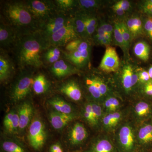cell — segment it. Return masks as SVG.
Returning <instances> with one entry per match:
<instances>
[{"label":"cell","mask_w":152,"mask_h":152,"mask_svg":"<svg viewBox=\"0 0 152 152\" xmlns=\"http://www.w3.org/2000/svg\"><path fill=\"white\" fill-rule=\"evenodd\" d=\"M134 69L131 65H126L123 67L121 74V84L125 94H129L133 90L132 77Z\"/></svg>","instance_id":"27"},{"label":"cell","mask_w":152,"mask_h":152,"mask_svg":"<svg viewBox=\"0 0 152 152\" xmlns=\"http://www.w3.org/2000/svg\"><path fill=\"white\" fill-rule=\"evenodd\" d=\"M62 58V50L59 47L50 46L43 52L42 61L44 66H50Z\"/></svg>","instance_id":"25"},{"label":"cell","mask_w":152,"mask_h":152,"mask_svg":"<svg viewBox=\"0 0 152 152\" xmlns=\"http://www.w3.org/2000/svg\"><path fill=\"white\" fill-rule=\"evenodd\" d=\"M83 81L88 101L102 104L107 97L114 94L107 82L94 72H89L85 75Z\"/></svg>","instance_id":"4"},{"label":"cell","mask_w":152,"mask_h":152,"mask_svg":"<svg viewBox=\"0 0 152 152\" xmlns=\"http://www.w3.org/2000/svg\"><path fill=\"white\" fill-rule=\"evenodd\" d=\"M55 4L58 11L64 13L72 15V11L78 8L77 1L75 0H54Z\"/></svg>","instance_id":"31"},{"label":"cell","mask_w":152,"mask_h":152,"mask_svg":"<svg viewBox=\"0 0 152 152\" xmlns=\"http://www.w3.org/2000/svg\"><path fill=\"white\" fill-rule=\"evenodd\" d=\"M140 152V151H138V152Z\"/></svg>","instance_id":"55"},{"label":"cell","mask_w":152,"mask_h":152,"mask_svg":"<svg viewBox=\"0 0 152 152\" xmlns=\"http://www.w3.org/2000/svg\"><path fill=\"white\" fill-rule=\"evenodd\" d=\"M142 8L144 13L148 15H152V6L143 2Z\"/></svg>","instance_id":"48"},{"label":"cell","mask_w":152,"mask_h":152,"mask_svg":"<svg viewBox=\"0 0 152 152\" xmlns=\"http://www.w3.org/2000/svg\"><path fill=\"white\" fill-rule=\"evenodd\" d=\"M32 68L19 69L16 77L11 85L9 95L11 101L19 102L28 96L32 91L34 71Z\"/></svg>","instance_id":"5"},{"label":"cell","mask_w":152,"mask_h":152,"mask_svg":"<svg viewBox=\"0 0 152 152\" xmlns=\"http://www.w3.org/2000/svg\"><path fill=\"white\" fill-rule=\"evenodd\" d=\"M142 90L145 95L152 97V79L144 84Z\"/></svg>","instance_id":"43"},{"label":"cell","mask_w":152,"mask_h":152,"mask_svg":"<svg viewBox=\"0 0 152 152\" xmlns=\"http://www.w3.org/2000/svg\"><path fill=\"white\" fill-rule=\"evenodd\" d=\"M1 15L7 23L18 32L20 36L40 30V25L33 16L25 1H9L5 2Z\"/></svg>","instance_id":"2"},{"label":"cell","mask_w":152,"mask_h":152,"mask_svg":"<svg viewBox=\"0 0 152 152\" xmlns=\"http://www.w3.org/2000/svg\"><path fill=\"white\" fill-rule=\"evenodd\" d=\"M50 152H64L61 145L59 142H56L52 144L50 148Z\"/></svg>","instance_id":"46"},{"label":"cell","mask_w":152,"mask_h":152,"mask_svg":"<svg viewBox=\"0 0 152 152\" xmlns=\"http://www.w3.org/2000/svg\"><path fill=\"white\" fill-rule=\"evenodd\" d=\"M57 91L74 102H80L83 99L81 87L73 79H66L62 81L57 86Z\"/></svg>","instance_id":"16"},{"label":"cell","mask_w":152,"mask_h":152,"mask_svg":"<svg viewBox=\"0 0 152 152\" xmlns=\"http://www.w3.org/2000/svg\"><path fill=\"white\" fill-rule=\"evenodd\" d=\"M138 78L139 83L143 84L151 80L148 72L145 70L140 71L138 72Z\"/></svg>","instance_id":"41"},{"label":"cell","mask_w":152,"mask_h":152,"mask_svg":"<svg viewBox=\"0 0 152 152\" xmlns=\"http://www.w3.org/2000/svg\"><path fill=\"white\" fill-rule=\"evenodd\" d=\"M102 105L105 114L121 110V102L114 94L107 97L103 101Z\"/></svg>","instance_id":"28"},{"label":"cell","mask_w":152,"mask_h":152,"mask_svg":"<svg viewBox=\"0 0 152 152\" xmlns=\"http://www.w3.org/2000/svg\"><path fill=\"white\" fill-rule=\"evenodd\" d=\"M72 17V15L58 12L41 25L39 31L42 35L48 42L51 36L70 21Z\"/></svg>","instance_id":"9"},{"label":"cell","mask_w":152,"mask_h":152,"mask_svg":"<svg viewBox=\"0 0 152 152\" xmlns=\"http://www.w3.org/2000/svg\"><path fill=\"white\" fill-rule=\"evenodd\" d=\"M112 36L111 35L107 33H106L104 36V37L110 43L112 42Z\"/></svg>","instance_id":"51"},{"label":"cell","mask_w":152,"mask_h":152,"mask_svg":"<svg viewBox=\"0 0 152 152\" xmlns=\"http://www.w3.org/2000/svg\"><path fill=\"white\" fill-rule=\"evenodd\" d=\"M80 152H118L113 138L103 133L92 139L86 148Z\"/></svg>","instance_id":"11"},{"label":"cell","mask_w":152,"mask_h":152,"mask_svg":"<svg viewBox=\"0 0 152 152\" xmlns=\"http://www.w3.org/2000/svg\"><path fill=\"white\" fill-rule=\"evenodd\" d=\"M144 3L152 6V0H146V1H144Z\"/></svg>","instance_id":"54"},{"label":"cell","mask_w":152,"mask_h":152,"mask_svg":"<svg viewBox=\"0 0 152 152\" xmlns=\"http://www.w3.org/2000/svg\"><path fill=\"white\" fill-rule=\"evenodd\" d=\"M110 44V43H109V42H108V41H107L104 38L102 40V42H101L100 45H106L107 46H108Z\"/></svg>","instance_id":"52"},{"label":"cell","mask_w":152,"mask_h":152,"mask_svg":"<svg viewBox=\"0 0 152 152\" xmlns=\"http://www.w3.org/2000/svg\"><path fill=\"white\" fill-rule=\"evenodd\" d=\"M17 111L19 118V131L22 132L31 124L34 108L31 103L26 101L20 105Z\"/></svg>","instance_id":"21"},{"label":"cell","mask_w":152,"mask_h":152,"mask_svg":"<svg viewBox=\"0 0 152 152\" xmlns=\"http://www.w3.org/2000/svg\"><path fill=\"white\" fill-rule=\"evenodd\" d=\"M120 66V59L114 47L107 46L99 68L106 73L116 72Z\"/></svg>","instance_id":"18"},{"label":"cell","mask_w":152,"mask_h":152,"mask_svg":"<svg viewBox=\"0 0 152 152\" xmlns=\"http://www.w3.org/2000/svg\"><path fill=\"white\" fill-rule=\"evenodd\" d=\"M25 3L33 16L41 25L58 12L54 1L28 0Z\"/></svg>","instance_id":"6"},{"label":"cell","mask_w":152,"mask_h":152,"mask_svg":"<svg viewBox=\"0 0 152 152\" xmlns=\"http://www.w3.org/2000/svg\"><path fill=\"white\" fill-rule=\"evenodd\" d=\"M99 26L101 27L106 33H108L111 35L113 34V33L114 31V28L111 25L107 23L102 22L100 25Z\"/></svg>","instance_id":"47"},{"label":"cell","mask_w":152,"mask_h":152,"mask_svg":"<svg viewBox=\"0 0 152 152\" xmlns=\"http://www.w3.org/2000/svg\"><path fill=\"white\" fill-rule=\"evenodd\" d=\"M88 133L84 125L77 122L71 126L68 134L69 143L72 147L80 146L88 139Z\"/></svg>","instance_id":"20"},{"label":"cell","mask_w":152,"mask_h":152,"mask_svg":"<svg viewBox=\"0 0 152 152\" xmlns=\"http://www.w3.org/2000/svg\"><path fill=\"white\" fill-rule=\"evenodd\" d=\"M79 38H80L76 32L72 17L70 21L51 36L48 42L50 46L62 48L69 42Z\"/></svg>","instance_id":"10"},{"label":"cell","mask_w":152,"mask_h":152,"mask_svg":"<svg viewBox=\"0 0 152 152\" xmlns=\"http://www.w3.org/2000/svg\"><path fill=\"white\" fill-rule=\"evenodd\" d=\"M83 39L81 38L76 39L69 42V43L64 47V49H63V50L67 53H71L75 51L78 48L80 45L83 42Z\"/></svg>","instance_id":"40"},{"label":"cell","mask_w":152,"mask_h":152,"mask_svg":"<svg viewBox=\"0 0 152 152\" xmlns=\"http://www.w3.org/2000/svg\"><path fill=\"white\" fill-rule=\"evenodd\" d=\"M81 12L84 19L87 37L88 39L92 37L96 32L99 26V23L96 17L92 13Z\"/></svg>","instance_id":"30"},{"label":"cell","mask_w":152,"mask_h":152,"mask_svg":"<svg viewBox=\"0 0 152 152\" xmlns=\"http://www.w3.org/2000/svg\"><path fill=\"white\" fill-rule=\"evenodd\" d=\"M136 134L139 151H152V123L145 122L136 126Z\"/></svg>","instance_id":"13"},{"label":"cell","mask_w":152,"mask_h":152,"mask_svg":"<svg viewBox=\"0 0 152 152\" xmlns=\"http://www.w3.org/2000/svg\"><path fill=\"white\" fill-rule=\"evenodd\" d=\"M114 5L122 9L125 12L129 10L131 7L130 3L129 1L126 0L119 1Z\"/></svg>","instance_id":"45"},{"label":"cell","mask_w":152,"mask_h":152,"mask_svg":"<svg viewBox=\"0 0 152 152\" xmlns=\"http://www.w3.org/2000/svg\"><path fill=\"white\" fill-rule=\"evenodd\" d=\"M16 64L9 55L8 52L1 49L0 51V81L6 83L14 75L16 70Z\"/></svg>","instance_id":"19"},{"label":"cell","mask_w":152,"mask_h":152,"mask_svg":"<svg viewBox=\"0 0 152 152\" xmlns=\"http://www.w3.org/2000/svg\"><path fill=\"white\" fill-rule=\"evenodd\" d=\"M148 73L149 74V75L151 79H152V66H151L149 69Z\"/></svg>","instance_id":"53"},{"label":"cell","mask_w":152,"mask_h":152,"mask_svg":"<svg viewBox=\"0 0 152 152\" xmlns=\"http://www.w3.org/2000/svg\"><path fill=\"white\" fill-rule=\"evenodd\" d=\"M49 46L48 42L39 31L20 36L11 50L19 69H37L44 66L42 55Z\"/></svg>","instance_id":"1"},{"label":"cell","mask_w":152,"mask_h":152,"mask_svg":"<svg viewBox=\"0 0 152 152\" xmlns=\"http://www.w3.org/2000/svg\"><path fill=\"white\" fill-rule=\"evenodd\" d=\"M81 114L83 119L91 127L96 130L100 129L95 119L90 101H88L84 104L82 109Z\"/></svg>","instance_id":"26"},{"label":"cell","mask_w":152,"mask_h":152,"mask_svg":"<svg viewBox=\"0 0 152 152\" xmlns=\"http://www.w3.org/2000/svg\"><path fill=\"white\" fill-rule=\"evenodd\" d=\"M72 21L76 32L79 37L83 39H88L84 19L81 11L78 10L73 14Z\"/></svg>","instance_id":"29"},{"label":"cell","mask_w":152,"mask_h":152,"mask_svg":"<svg viewBox=\"0 0 152 152\" xmlns=\"http://www.w3.org/2000/svg\"><path fill=\"white\" fill-rule=\"evenodd\" d=\"M48 69L51 75L58 80H62L73 75L81 73V71L63 58L48 67Z\"/></svg>","instance_id":"12"},{"label":"cell","mask_w":152,"mask_h":152,"mask_svg":"<svg viewBox=\"0 0 152 152\" xmlns=\"http://www.w3.org/2000/svg\"><path fill=\"white\" fill-rule=\"evenodd\" d=\"M119 24L121 32L125 42L126 48H127L129 46L133 38L126 23L122 22V23H119Z\"/></svg>","instance_id":"37"},{"label":"cell","mask_w":152,"mask_h":152,"mask_svg":"<svg viewBox=\"0 0 152 152\" xmlns=\"http://www.w3.org/2000/svg\"><path fill=\"white\" fill-rule=\"evenodd\" d=\"M114 37L116 42L118 45L127 49L124 38H123L119 23L115 24L114 27Z\"/></svg>","instance_id":"38"},{"label":"cell","mask_w":152,"mask_h":152,"mask_svg":"<svg viewBox=\"0 0 152 152\" xmlns=\"http://www.w3.org/2000/svg\"><path fill=\"white\" fill-rule=\"evenodd\" d=\"M150 152H152V151H151Z\"/></svg>","instance_id":"56"},{"label":"cell","mask_w":152,"mask_h":152,"mask_svg":"<svg viewBox=\"0 0 152 152\" xmlns=\"http://www.w3.org/2000/svg\"><path fill=\"white\" fill-rule=\"evenodd\" d=\"M91 49V45L89 40L83 39L75 51L67 53L62 48V58L82 71L86 69L89 64Z\"/></svg>","instance_id":"7"},{"label":"cell","mask_w":152,"mask_h":152,"mask_svg":"<svg viewBox=\"0 0 152 152\" xmlns=\"http://www.w3.org/2000/svg\"><path fill=\"white\" fill-rule=\"evenodd\" d=\"M90 102L91 104L93 113L94 115L95 119L101 128V122L104 115H105L102 107L101 104L94 102Z\"/></svg>","instance_id":"36"},{"label":"cell","mask_w":152,"mask_h":152,"mask_svg":"<svg viewBox=\"0 0 152 152\" xmlns=\"http://www.w3.org/2000/svg\"><path fill=\"white\" fill-rule=\"evenodd\" d=\"M28 139L31 147L39 151L45 145L47 133L45 125L40 118H35L31 122L28 133Z\"/></svg>","instance_id":"8"},{"label":"cell","mask_w":152,"mask_h":152,"mask_svg":"<svg viewBox=\"0 0 152 152\" xmlns=\"http://www.w3.org/2000/svg\"><path fill=\"white\" fill-rule=\"evenodd\" d=\"M152 110L151 105L144 101H137L132 103L130 107L129 119L136 126L145 122L151 115Z\"/></svg>","instance_id":"15"},{"label":"cell","mask_w":152,"mask_h":152,"mask_svg":"<svg viewBox=\"0 0 152 152\" xmlns=\"http://www.w3.org/2000/svg\"><path fill=\"white\" fill-rule=\"evenodd\" d=\"M113 134V140L118 152L139 151L136 125L130 120L125 118Z\"/></svg>","instance_id":"3"},{"label":"cell","mask_w":152,"mask_h":152,"mask_svg":"<svg viewBox=\"0 0 152 152\" xmlns=\"http://www.w3.org/2000/svg\"><path fill=\"white\" fill-rule=\"evenodd\" d=\"M51 83L45 74L39 72L35 75L32 86V91L38 95L45 94L51 88Z\"/></svg>","instance_id":"22"},{"label":"cell","mask_w":152,"mask_h":152,"mask_svg":"<svg viewBox=\"0 0 152 152\" xmlns=\"http://www.w3.org/2000/svg\"><path fill=\"white\" fill-rule=\"evenodd\" d=\"M127 115L126 111L122 110L105 114L101 122V129L106 134H113L122 122L126 118Z\"/></svg>","instance_id":"17"},{"label":"cell","mask_w":152,"mask_h":152,"mask_svg":"<svg viewBox=\"0 0 152 152\" xmlns=\"http://www.w3.org/2000/svg\"><path fill=\"white\" fill-rule=\"evenodd\" d=\"M138 83V72L134 70L132 77V85L133 89H134V87Z\"/></svg>","instance_id":"49"},{"label":"cell","mask_w":152,"mask_h":152,"mask_svg":"<svg viewBox=\"0 0 152 152\" xmlns=\"http://www.w3.org/2000/svg\"><path fill=\"white\" fill-rule=\"evenodd\" d=\"M76 115H68L53 110L49 114V120L52 127L57 130L62 129L76 118Z\"/></svg>","instance_id":"23"},{"label":"cell","mask_w":152,"mask_h":152,"mask_svg":"<svg viewBox=\"0 0 152 152\" xmlns=\"http://www.w3.org/2000/svg\"><path fill=\"white\" fill-rule=\"evenodd\" d=\"M113 9L115 12L118 15L123 16L125 13V11L124 10L115 5L113 6Z\"/></svg>","instance_id":"50"},{"label":"cell","mask_w":152,"mask_h":152,"mask_svg":"<svg viewBox=\"0 0 152 152\" xmlns=\"http://www.w3.org/2000/svg\"><path fill=\"white\" fill-rule=\"evenodd\" d=\"M101 3L96 0H78V9L83 12L92 13L100 7Z\"/></svg>","instance_id":"35"},{"label":"cell","mask_w":152,"mask_h":152,"mask_svg":"<svg viewBox=\"0 0 152 152\" xmlns=\"http://www.w3.org/2000/svg\"><path fill=\"white\" fill-rule=\"evenodd\" d=\"M144 28L147 34L152 40V18L150 17L147 19L144 25Z\"/></svg>","instance_id":"44"},{"label":"cell","mask_w":152,"mask_h":152,"mask_svg":"<svg viewBox=\"0 0 152 152\" xmlns=\"http://www.w3.org/2000/svg\"><path fill=\"white\" fill-rule=\"evenodd\" d=\"M2 152H28L18 142L10 139L4 140L1 143Z\"/></svg>","instance_id":"32"},{"label":"cell","mask_w":152,"mask_h":152,"mask_svg":"<svg viewBox=\"0 0 152 152\" xmlns=\"http://www.w3.org/2000/svg\"><path fill=\"white\" fill-rule=\"evenodd\" d=\"M20 35L1 16L0 46L1 49L9 52L13 48Z\"/></svg>","instance_id":"14"},{"label":"cell","mask_w":152,"mask_h":152,"mask_svg":"<svg viewBox=\"0 0 152 152\" xmlns=\"http://www.w3.org/2000/svg\"><path fill=\"white\" fill-rule=\"evenodd\" d=\"M19 118L17 111L14 114L13 118L9 126L6 129L7 132L10 134H13L19 131Z\"/></svg>","instance_id":"39"},{"label":"cell","mask_w":152,"mask_h":152,"mask_svg":"<svg viewBox=\"0 0 152 152\" xmlns=\"http://www.w3.org/2000/svg\"><path fill=\"white\" fill-rule=\"evenodd\" d=\"M126 24L133 39L142 34V24L141 20L138 17H133L129 19Z\"/></svg>","instance_id":"33"},{"label":"cell","mask_w":152,"mask_h":152,"mask_svg":"<svg viewBox=\"0 0 152 152\" xmlns=\"http://www.w3.org/2000/svg\"><path fill=\"white\" fill-rule=\"evenodd\" d=\"M48 102L53 110L68 115H76L73 106L59 96H54L49 99Z\"/></svg>","instance_id":"24"},{"label":"cell","mask_w":152,"mask_h":152,"mask_svg":"<svg viewBox=\"0 0 152 152\" xmlns=\"http://www.w3.org/2000/svg\"><path fill=\"white\" fill-rule=\"evenodd\" d=\"M135 55L140 59L146 61L149 58V45L144 41H140L135 44L134 47Z\"/></svg>","instance_id":"34"},{"label":"cell","mask_w":152,"mask_h":152,"mask_svg":"<svg viewBox=\"0 0 152 152\" xmlns=\"http://www.w3.org/2000/svg\"><path fill=\"white\" fill-rule=\"evenodd\" d=\"M15 110H12L8 112L4 118V121H3V125H4V128L6 129L9 126V125L12 122V120L13 118L14 114H15Z\"/></svg>","instance_id":"42"}]
</instances>
